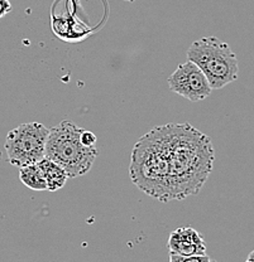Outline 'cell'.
<instances>
[{"instance_id":"5b68a950","label":"cell","mask_w":254,"mask_h":262,"mask_svg":"<svg viewBox=\"0 0 254 262\" xmlns=\"http://www.w3.org/2000/svg\"><path fill=\"white\" fill-rule=\"evenodd\" d=\"M50 130L40 122H26L10 130L4 147L12 165L23 168L40 163L45 158V147Z\"/></svg>"},{"instance_id":"ba28073f","label":"cell","mask_w":254,"mask_h":262,"mask_svg":"<svg viewBox=\"0 0 254 262\" xmlns=\"http://www.w3.org/2000/svg\"><path fill=\"white\" fill-rule=\"evenodd\" d=\"M37 165L40 166L41 171H42L43 174V178L46 180L47 190H50V192H56V190L64 188L68 177L66 171H65L58 164L43 158L40 163H37Z\"/></svg>"},{"instance_id":"5bb4252c","label":"cell","mask_w":254,"mask_h":262,"mask_svg":"<svg viewBox=\"0 0 254 262\" xmlns=\"http://www.w3.org/2000/svg\"><path fill=\"white\" fill-rule=\"evenodd\" d=\"M124 2H134V0H124Z\"/></svg>"},{"instance_id":"4fadbf2b","label":"cell","mask_w":254,"mask_h":262,"mask_svg":"<svg viewBox=\"0 0 254 262\" xmlns=\"http://www.w3.org/2000/svg\"><path fill=\"white\" fill-rule=\"evenodd\" d=\"M245 262H254V250L249 253V255H248V257H247V260H245Z\"/></svg>"},{"instance_id":"30bf717a","label":"cell","mask_w":254,"mask_h":262,"mask_svg":"<svg viewBox=\"0 0 254 262\" xmlns=\"http://www.w3.org/2000/svg\"><path fill=\"white\" fill-rule=\"evenodd\" d=\"M211 258L207 255H198V256H182L176 255V253L169 252V262H210Z\"/></svg>"},{"instance_id":"277c9868","label":"cell","mask_w":254,"mask_h":262,"mask_svg":"<svg viewBox=\"0 0 254 262\" xmlns=\"http://www.w3.org/2000/svg\"><path fill=\"white\" fill-rule=\"evenodd\" d=\"M187 61L193 62L203 71L212 91L237 81L239 75L237 54L228 43L217 37L195 40L187 51Z\"/></svg>"},{"instance_id":"52a82bcc","label":"cell","mask_w":254,"mask_h":262,"mask_svg":"<svg viewBox=\"0 0 254 262\" xmlns=\"http://www.w3.org/2000/svg\"><path fill=\"white\" fill-rule=\"evenodd\" d=\"M167 247L169 252L182 256L206 255L204 237L192 227H181L171 232Z\"/></svg>"},{"instance_id":"7c38bea8","label":"cell","mask_w":254,"mask_h":262,"mask_svg":"<svg viewBox=\"0 0 254 262\" xmlns=\"http://www.w3.org/2000/svg\"><path fill=\"white\" fill-rule=\"evenodd\" d=\"M10 12H12V4L9 0H0V19L9 14Z\"/></svg>"},{"instance_id":"8fae6325","label":"cell","mask_w":254,"mask_h":262,"mask_svg":"<svg viewBox=\"0 0 254 262\" xmlns=\"http://www.w3.org/2000/svg\"><path fill=\"white\" fill-rule=\"evenodd\" d=\"M97 138L92 131L85 130L81 133V143L84 144L85 146H96Z\"/></svg>"},{"instance_id":"3957f363","label":"cell","mask_w":254,"mask_h":262,"mask_svg":"<svg viewBox=\"0 0 254 262\" xmlns=\"http://www.w3.org/2000/svg\"><path fill=\"white\" fill-rule=\"evenodd\" d=\"M83 131L75 122L64 120L48 133L45 158L58 164L68 178H77L90 171L97 157L96 146L81 143Z\"/></svg>"},{"instance_id":"8992f818","label":"cell","mask_w":254,"mask_h":262,"mask_svg":"<svg viewBox=\"0 0 254 262\" xmlns=\"http://www.w3.org/2000/svg\"><path fill=\"white\" fill-rule=\"evenodd\" d=\"M167 82L173 94L180 95L191 102L203 101L212 92L206 76L191 61L180 64L169 76Z\"/></svg>"},{"instance_id":"9a60e30c","label":"cell","mask_w":254,"mask_h":262,"mask_svg":"<svg viewBox=\"0 0 254 262\" xmlns=\"http://www.w3.org/2000/svg\"><path fill=\"white\" fill-rule=\"evenodd\" d=\"M210 262H218V261H215V260H211Z\"/></svg>"},{"instance_id":"6da1fadb","label":"cell","mask_w":254,"mask_h":262,"mask_svg":"<svg viewBox=\"0 0 254 262\" xmlns=\"http://www.w3.org/2000/svg\"><path fill=\"white\" fill-rule=\"evenodd\" d=\"M157 127L167 158L171 201L196 195L214 168L211 139L188 122Z\"/></svg>"},{"instance_id":"9c48e42d","label":"cell","mask_w":254,"mask_h":262,"mask_svg":"<svg viewBox=\"0 0 254 262\" xmlns=\"http://www.w3.org/2000/svg\"><path fill=\"white\" fill-rule=\"evenodd\" d=\"M19 179H21V182L26 187H28L32 190H35V192H45V190H47L46 180L43 178L42 171H41L40 166L37 164L19 168Z\"/></svg>"},{"instance_id":"7a4b0ae2","label":"cell","mask_w":254,"mask_h":262,"mask_svg":"<svg viewBox=\"0 0 254 262\" xmlns=\"http://www.w3.org/2000/svg\"><path fill=\"white\" fill-rule=\"evenodd\" d=\"M129 177L147 195L163 203L171 202L167 158L158 127L135 143L130 155Z\"/></svg>"}]
</instances>
